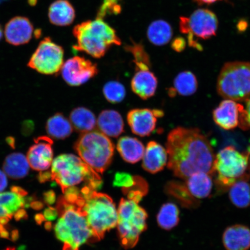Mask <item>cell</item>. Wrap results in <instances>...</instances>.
<instances>
[{"instance_id":"6da1fadb","label":"cell","mask_w":250,"mask_h":250,"mask_svg":"<svg viewBox=\"0 0 250 250\" xmlns=\"http://www.w3.org/2000/svg\"><path fill=\"white\" fill-rule=\"evenodd\" d=\"M167 167L174 176L186 180L197 172L212 176L215 155L210 142L195 128L178 127L168 133Z\"/></svg>"},{"instance_id":"7a4b0ae2","label":"cell","mask_w":250,"mask_h":250,"mask_svg":"<svg viewBox=\"0 0 250 250\" xmlns=\"http://www.w3.org/2000/svg\"><path fill=\"white\" fill-rule=\"evenodd\" d=\"M56 209L59 219L55 232L64 244L62 250H79L83 244L97 241L81 208L61 197Z\"/></svg>"},{"instance_id":"3957f363","label":"cell","mask_w":250,"mask_h":250,"mask_svg":"<svg viewBox=\"0 0 250 250\" xmlns=\"http://www.w3.org/2000/svg\"><path fill=\"white\" fill-rule=\"evenodd\" d=\"M73 33L77 40L74 49L85 52L93 58H102L111 46L121 45L116 31L101 19L77 24Z\"/></svg>"},{"instance_id":"277c9868","label":"cell","mask_w":250,"mask_h":250,"mask_svg":"<svg viewBox=\"0 0 250 250\" xmlns=\"http://www.w3.org/2000/svg\"><path fill=\"white\" fill-rule=\"evenodd\" d=\"M81 196L83 203L80 208L98 241L117 226L118 210L110 197L88 186L83 188Z\"/></svg>"},{"instance_id":"5b68a950","label":"cell","mask_w":250,"mask_h":250,"mask_svg":"<svg viewBox=\"0 0 250 250\" xmlns=\"http://www.w3.org/2000/svg\"><path fill=\"white\" fill-rule=\"evenodd\" d=\"M51 179L61 187L62 192L86 180L94 190L102 186V180L82 159L73 154H62L53 160Z\"/></svg>"},{"instance_id":"8992f818","label":"cell","mask_w":250,"mask_h":250,"mask_svg":"<svg viewBox=\"0 0 250 250\" xmlns=\"http://www.w3.org/2000/svg\"><path fill=\"white\" fill-rule=\"evenodd\" d=\"M74 148L80 158L98 174L107 169L114 154L113 143L100 131L82 133L75 143Z\"/></svg>"},{"instance_id":"52a82bcc","label":"cell","mask_w":250,"mask_h":250,"mask_svg":"<svg viewBox=\"0 0 250 250\" xmlns=\"http://www.w3.org/2000/svg\"><path fill=\"white\" fill-rule=\"evenodd\" d=\"M249 168L248 152L242 153L234 146H227L215 156L212 176L218 190L229 189L237 180L246 174Z\"/></svg>"},{"instance_id":"ba28073f","label":"cell","mask_w":250,"mask_h":250,"mask_svg":"<svg viewBox=\"0 0 250 250\" xmlns=\"http://www.w3.org/2000/svg\"><path fill=\"white\" fill-rule=\"evenodd\" d=\"M219 95L236 102L250 99V63L228 62L222 68L217 81Z\"/></svg>"},{"instance_id":"9c48e42d","label":"cell","mask_w":250,"mask_h":250,"mask_svg":"<svg viewBox=\"0 0 250 250\" xmlns=\"http://www.w3.org/2000/svg\"><path fill=\"white\" fill-rule=\"evenodd\" d=\"M139 203L131 199H122L118 209V232L122 246L133 248L146 230L148 214Z\"/></svg>"},{"instance_id":"30bf717a","label":"cell","mask_w":250,"mask_h":250,"mask_svg":"<svg viewBox=\"0 0 250 250\" xmlns=\"http://www.w3.org/2000/svg\"><path fill=\"white\" fill-rule=\"evenodd\" d=\"M64 50L46 37L39 43L31 56L28 66L45 75L57 74L64 64Z\"/></svg>"},{"instance_id":"8fae6325","label":"cell","mask_w":250,"mask_h":250,"mask_svg":"<svg viewBox=\"0 0 250 250\" xmlns=\"http://www.w3.org/2000/svg\"><path fill=\"white\" fill-rule=\"evenodd\" d=\"M212 115L215 123L224 130H232L237 126L243 130L250 129L246 109L232 100L222 102Z\"/></svg>"},{"instance_id":"7c38bea8","label":"cell","mask_w":250,"mask_h":250,"mask_svg":"<svg viewBox=\"0 0 250 250\" xmlns=\"http://www.w3.org/2000/svg\"><path fill=\"white\" fill-rule=\"evenodd\" d=\"M98 65L85 58L75 56L62 65L61 73L68 85L77 86L85 83L98 74Z\"/></svg>"},{"instance_id":"4fadbf2b","label":"cell","mask_w":250,"mask_h":250,"mask_svg":"<svg viewBox=\"0 0 250 250\" xmlns=\"http://www.w3.org/2000/svg\"><path fill=\"white\" fill-rule=\"evenodd\" d=\"M164 112L158 109L136 108L127 115L131 130L137 136H149L155 129L157 118L164 116Z\"/></svg>"},{"instance_id":"5bb4252c","label":"cell","mask_w":250,"mask_h":250,"mask_svg":"<svg viewBox=\"0 0 250 250\" xmlns=\"http://www.w3.org/2000/svg\"><path fill=\"white\" fill-rule=\"evenodd\" d=\"M34 142V145L30 146L27 155L30 167L39 171L48 170L54 158L52 148L54 142L51 137L45 136L37 137Z\"/></svg>"},{"instance_id":"9a60e30c","label":"cell","mask_w":250,"mask_h":250,"mask_svg":"<svg viewBox=\"0 0 250 250\" xmlns=\"http://www.w3.org/2000/svg\"><path fill=\"white\" fill-rule=\"evenodd\" d=\"M218 25V19L213 12L198 9L189 18V33L196 38L208 40L216 35Z\"/></svg>"},{"instance_id":"2e32d148","label":"cell","mask_w":250,"mask_h":250,"mask_svg":"<svg viewBox=\"0 0 250 250\" xmlns=\"http://www.w3.org/2000/svg\"><path fill=\"white\" fill-rule=\"evenodd\" d=\"M33 30V25L29 19L16 17L5 25V40L12 45H23L29 42L32 38Z\"/></svg>"},{"instance_id":"e0dca14e","label":"cell","mask_w":250,"mask_h":250,"mask_svg":"<svg viewBox=\"0 0 250 250\" xmlns=\"http://www.w3.org/2000/svg\"><path fill=\"white\" fill-rule=\"evenodd\" d=\"M167 161V152L163 146L154 141L148 143L143 156L144 169L152 174L157 173L164 169Z\"/></svg>"},{"instance_id":"ac0fdd59","label":"cell","mask_w":250,"mask_h":250,"mask_svg":"<svg viewBox=\"0 0 250 250\" xmlns=\"http://www.w3.org/2000/svg\"><path fill=\"white\" fill-rule=\"evenodd\" d=\"M158 86L157 78L150 68L136 69V73L131 81L133 92L143 100L155 95Z\"/></svg>"},{"instance_id":"d6986e66","label":"cell","mask_w":250,"mask_h":250,"mask_svg":"<svg viewBox=\"0 0 250 250\" xmlns=\"http://www.w3.org/2000/svg\"><path fill=\"white\" fill-rule=\"evenodd\" d=\"M223 243L227 250H248L250 249V229L243 225L228 227L223 236Z\"/></svg>"},{"instance_id":"ffe728a7","label":"cell","mask_w":250,"mask_h":250,"mask_svg":"<svg viewBox=\"0 0 250 250\" xmlns=\"http://www.w3.org/2000/svg\"><path fill=\"white\" fill-rule=\"evenodd\" d=\"M100 132L105 136L117 137L124 131V123L121 115L113 109H105L99 114L97 121Z\"/></svg>"},{"instance_id":"44dd1931","label":"cell","mask_w":250,"mask_h":250,"mask_svg":"<svg viewBox=\"0 0 250 250\" xmlns=\"http://www.w3.org/2000/svg\"><path fill=\"white\" fill-rule=\"evenodd\" d=\"M212 176L210 174L201 171L188 177L185 184L190 194L197 199L210 196L213 187Z\"/></svg>"},{"instance_id":"7402d4cb","label":"cell","mask_w":250,"mask_h":250,"mask_svg":"<svg viewBox=\"0 0 250 250\" xmlns=\"http://www.w3.org/2000/svg\"><path fill=\"white\" fill-rule=\"evenodd\" d=\"M48 17L50 22L56 26H69L76 18V11L68 0H56L50 5Z\"/></svg>"},{"instance_id":"603a6c76","label":"cell","mask_w":250,"mask_h":250,"mask_svg":"<svg viewBox=\"0 0 250 250\" xmlns=\"http://www.w3.org/2000/svg\"><path fill=\"white\" fill-rule=\"evenodd\" d=\"M117 149L125 161L135 164L143 158L145 147L139 140L132 137L124 136L118 140Z\"/></svg>"},{"instance_id":"cb8c5ba5","label":"cell","mask_w":250,"mask_h":250,"mask_svg":"<svg viewBox=\"0 0 250 250\" xmlns=\"http://www.w3.org/2000/svg\"><path fill=\"white\" fill-rule=\"evenodd\" d=\"M30 165L27 158L21 153L15 152L6 157L3 170L7 176L13 179H21L29 173Z\"/></svg>"},{"instance_id":"d4e9b609","label":"cell","mask_w":250,"mask_h":250,"mask_svg":"<svg viewBox=\"0 0 250 250\" xmlns=\"http://www.w3.org/2000/svg\"><path fill=\"white\" fill-rule=\"evenodd\" d=\"M249 179V175L246 174L229 188L230 201L237 208H245L250 205Z\"/></svg>"},{"instance_id":"484cf974","label":"cell","mask_w":250,"mask_h":250,"mask_svg":"<svg viewBox=\"0 0 250 250\" xmlns=\"http://www.w3.org/2000/svg\"><path fill=\"white\" fill-rule=\"evenodd\" d=\"M70 121L78 132L84 133L95 129L97 124L95 115L85 107H77L73 109L70 115Z\"/></svg>"},{"instance_id":"4316f807","label":"cell","mask_w":250,"mask_h":250,"mask_svg":"<svg viewBox=\"0 0 250 250\" xmlns=\"http://www.w3.org/2000/svg\"><path fill=\"white\" fill-rule=\"evenodd\" d=\"M73 127L63 115L57 113L50 117L46 124V131L51 138L64 140L73 132Z\"/></svg>"},{"instance_id":"83f0119b","label":"cell","mask_w":250,"mask_h":250,"mask_svg":"<svg viewBox=\"0 0 250 250\" xmlns=\"http://www.w3.org/2000/svg\"><path fill=\"white\" fill-rule=\"evenodd\" d=\"M198 85V81L192 72H181L175 78L174 87L170 89L168 93L170 96H174L177 93L183 96H190L196 92Z\"/></svg>"},{"instance_id":"f1b7e54d","label":"cell","mask_w":250,"mask_h":250,"mask_svg":"<svg viewBox=\"0 0 250 250\" xmlns=\"http://www.w3.org/2000/svg\"><path fill=\"white\" fill-rule=\"evenodd\" d=\"M173 30L169 23L163 20H157L149 25L147 37L150 42L156 46H164L170 42Z\"/></svg>"},{"instance_id":"f546056e","label":"cell","mask_w":250,"mask_h":250,"mask_svg":"<svg viewBox=\"0 0 250 250\" xmlns=\"http://www.w3.org/2000/svg\"><path fill=\"white\" fill-rule=\"evenodd\" d=\"M165 190L167 194L173 197L184 208H194L199 204L198 200L190 194L185 183L171 181L166 186Z\"/></svg>"},{"instance_id":"4dcf8cb0","label":"cell","mask_w":250,"mask_h":250,"mask_svg":"<svg viewBox=\"0 0 250 250\" xmlns=\"http://www.w3.org/2000/svg\"><path fill=\"white\" fill-rule=\"evenodd\" d=\"M180 221V210L176 205L171 202L162 206L157 215V222L162 229L170 230L177 226Z\"/></svg>"},{"instance_id":"1f68e13d","label":"cell","mask_w":250,"mask_h":250,"mask_svg":"<svg viewBox=\"0 0 250 250\" xmlns=\"http://www.w3.org/2000/svg\"><path fill=\"white\" fill-rule=\"evenodd\" d=\"M25 205L24 196L13 191L0 192V206L4 208L9 214L14 215L21 210Z\"/></svg>"},{"instance_id":"d6a6232c","label":"cell","mask_w":250,"mask_h":250,"mask_svg":"<svg viewBox=\"0 0 250 250\" xmlns=\"http://www.w3.org/2000/svg\"><path fill=\"white\" fill-rule=\"evenodd\" d=\"M103 95L107 101L112 104L121 103L126 96L125 86L118 81H109L103 89Z\"/></svg>"},{"instance_id":"836d02e7","label":"cell","mask_w":250,"mask_h":250,"mask_svg":"<svg viewBox=\"0 0 250 250\" xmlns=\"http://www.w3.org/2000/svg\"><path fill=\"white\" fill-rule=\"evenodd\" d=\"M125 48L132 54L136 68L151 67L149 55L141 43L133 42L132 44L126 45Z\"/></svg>"},{"instance_id":"e575fe53","label":"cell","mask_w":250,"mask_h":250,"mask_svg":"<svg viewBox=\"0 0 250 250\" xmlns=\"http://www.w3.org/2000/svg\"><path fill=\"white\" fill-rule=\"evenodd\" d=\"M121 1V0H104L99 9L96 18L104 20L107 15L120 14L122 9L120 3Z\"/></svg>"},{"instance_id":"d590c367","label":"cell","mask_w":250,"mask_h":250,"mask_svg":"<svg viewBox=\"0 0 250 250\" xmlns=\"http://www.w3.org/2000/svg\"><path fill=\"white\" fill-rule=\"evenodd\" d=\"M135 183L136 176L133 177L126 173H117L115 175L113 185L123 188V190L130 188Z\"/></svg>"},{"instance_id":"8d00e7d4","label":"cell","mask_w":250,"mask_h":250,"mask_svg":"<svg viewBox=\"0 0 250 250\" xmlns=\"http://www.w3.org/2000/svg\"><path fill=\"white\" fill-rule=\"evenodd\" d=\"M12 216L13 215L9 214L4 208L0 206V232L5 229L4 226L8 223Z\"/></svg>"},{"instance_id":"74e56055","label":"cell","mask_w":250,"mask_h":250,"mask_svg":"<svg viewBox=\"0 0 250 250\" xmlns=\"http://www.w3.org/2000/svg\"><path fill=\"white\" fill-rule=\"evenodd\" d=\"M186 46V41L183 37H178L171 42V48L178 52L183 51Z\"/></svg>"},{"instance_id":"f35d334b","label":"cell","mask_w":250,"mask_h":250,"mask_svg":"<svg viewBox=\"0 0 250 250\" xmlns=\"http://www.w3.org/2000/svg\"><path fill=\"white\" fill-rule=\"evenodd\" d=\"M58 215L57 209L49 208L45 209L44 212H43V216L47 220L53 221L55 220Z\"/></svg>"},{"instance_id":"ab89813d","label":"cell","mask_w":250,"mask_h":250,"mask_svg":"<svg viewBox=\"0 0 250 250\" xmlns=\"http://www.w3.org/2000/svg\"><path fill=\"white\" fill-rule=\"evenodd\" d=\"M4 171L0 170V192H2L8 186L7 177Z\"/></svg>"},{"instance_id":"60d3db41","label":"cell","mask_w":250,"mask_h":250,"mask_svg":"<svg viewBox=\"0 0 250 250\" xmlns=\"http://www.w3.org/2000/svg\"><path fill=\"white\" fill-rule=\"evenodd\" d=\"M43 196H44V201L47 204L52 205L55 202L56 196L55 193L52 190L46 192Z\"/></svg>"},{"instance_id":"b9f144b4","label":"cell","mask_w":250,"mask_h":250,"mask_svg":"<svg viewBox=\"0 0 250 250\" xmlns=\"http://www.w3.org/2000/svg\"><path fill=\"white\" fill-rule=\"evenodd\" d=\"M249 27V23L247 20L245 19H242L240 20L237 24V29L239 32H245V31L248 29Z\"/></svg>"},{"instance_id":"7bdbcfd3","label":"cell","mask_w":250,"mask_h":250,"mask_svg":"<svg viewBox=\"0 0 250 250\" xmlns=\"http://www.w3.org/2000/svg\"><path fill=\"white\" fill-rule=\"evenodd\" d=\"M49 178L51 179V173H49V172H42L39 175V180L40 182L43 183L45 181L48 180Z\"/></svg>"},{"instance_id":"ee69618b","label":"cell","mask_w":250,"mask_h":250,"mask_svg":"<svg viewBox=\"0 0 250 250\" xmlns=\"http://www.w3.org/2000/svg\"><path fill=\"white\" fill-rule=\"evenodd\" d=\"M12 191L18 193V194L24 196L27 195V192L22 188L19 187H12L11 188Z\"/></svg>"},{"instance_id":"f6af8a7d","label":"cell","mask_w":250,"mask_h":250,"mask_svg":"<svg viewBox=\"0 0 250 250\" xmlns=\"http://www.w3.org/2000/svg\"><path fill=\"white\" fill-rule=\"evenodd\" d=\"M246 111L247 114V119L250 128V99L246 101Z\"/></svg>"},{"instance_id":"bcb514c9","label":"cell","mask_w":250,"mask_h":250,"mask_svg":"<svg viewBox=\"0 0 250 250\" xmlns=\"http://www.w3.org/2000/svg\"><path fill=\"white\" fill-rule=\"evenodd\" d=\"M195 2L198 3L199 5L202 4H211L212 3L216 2L217 1H220V0H195Z\"/></svg>"},{"instance_id":"7dc6e473","label":"cell","mask_w":250,"mask_h":250,"mask_svg":"<svg viewBox=\"0 0 250 250\" xmlns=\"http://www.w3.org/2000/svg\"><path fill=\"white\" fill-rule=\"evenodd\" d=\"M32 207L36 209H40L42 207V203L39 202H36L32 203Z\"/></svg>"},{"instance_id":"c3c4849f","label":"cell","mask_w":250,"mask_h":250,"mask_svg":"<svg viewBox=\"0 0 250 250\" xmlns=\"http://www.w3.org/2000/svg\"><path fill=\"white\" fill-rule=\"evenodd\" d=\"M44 220V217H43V215L42 214H38L36 216V220L38 223H42V222Z\"/></svg>"},{"instance_id":"681fc988","label":"cell","mask_w":250,"mask_h":250,"mask_svg":"<svg viewBox=\"0 0 250 250\" xmlns=\"http://www.w3.org/2000/svg\"><path fill=\"white\" fill-rule=\"evenodd\" d=\"M7 140H8V144H9V146H13L14 147L15 145L14 138H12V137H9L8 139H7Z\"/></svg>"},{"instance_id":"f907efd6","label":"cell","mask_w":250,"mask_h":250,"mask_svg":"<svg viewBox=\"0 0 250 250\" xmlns=\"http://www.w3.org/2000/svg\"><path fill=\"white\" fill-rule=\"evenodd\" d=\"M247 152H248L249 155V168L250 171V146H249Z\"/></svg>"},{"instance_id":"816d5d0a","label":"cell","mask_w":250,"mask_h":250,"mask_svg":"<svg viewBox=\"0 0 250 250\" xmlns=\"http://www.w3.org/2000/svg\"><path fill=\"white\" fill-rule=\"evenodd\" d=\"M3 35L2 29L1 25H0V40H1Z\"/></svg>"}]
</instances>
